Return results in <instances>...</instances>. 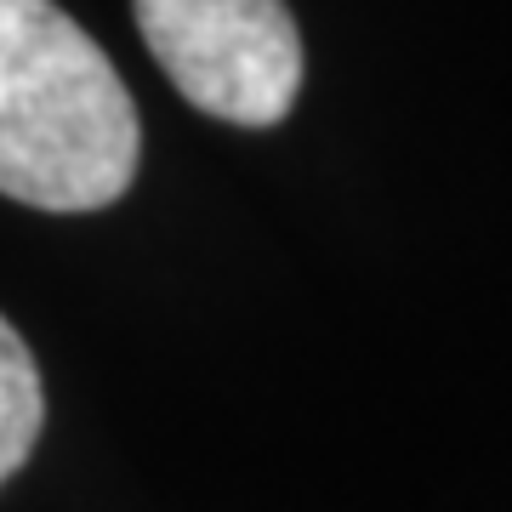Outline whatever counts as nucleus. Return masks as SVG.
<instances>
[{"label": "nucleus", "instance_id": "obj_1", "mask_svg": "<svg viewBox=\"0 0 512 512\" xmlns=\"http://www.w3.org/2000/svg\"><path fill=\"white\" fill-rule=\"evenodd\" d=\"M137 160V103L103 46L52 0H0V194L35 211H103Z\"/></svg>", "mask_w": 512, "mask_h": 512}, {"label": "nucleus", "instance_id": "obj_2", "mask_svg": "<svg viewBox=\"0 0 512 512\" xmlns=\"http://www.w3.org/2000/svg\"><path fill=\"white\" fill-rule=\"evenodd\" d=\"M148 52L194 109L279 126L302 92V35L285 0H131Z\"/></svg>", "mask_w": 512, "mask_h": 512}, {"label": "nucleus", "instance_id": "obj_3", "mask_svg": "<svg viewBox=\"0 0 512 512\" xmlns=\"http://www.w3.org/2000/svg\"><path fill=\"white\" fill-rule=\"evenodd\" d=\"M46 427V387H40L35 353L0 319V484L18 473Z\"/></svg>", "mask_w": 512, "mask_h": 512}]
</instances>
